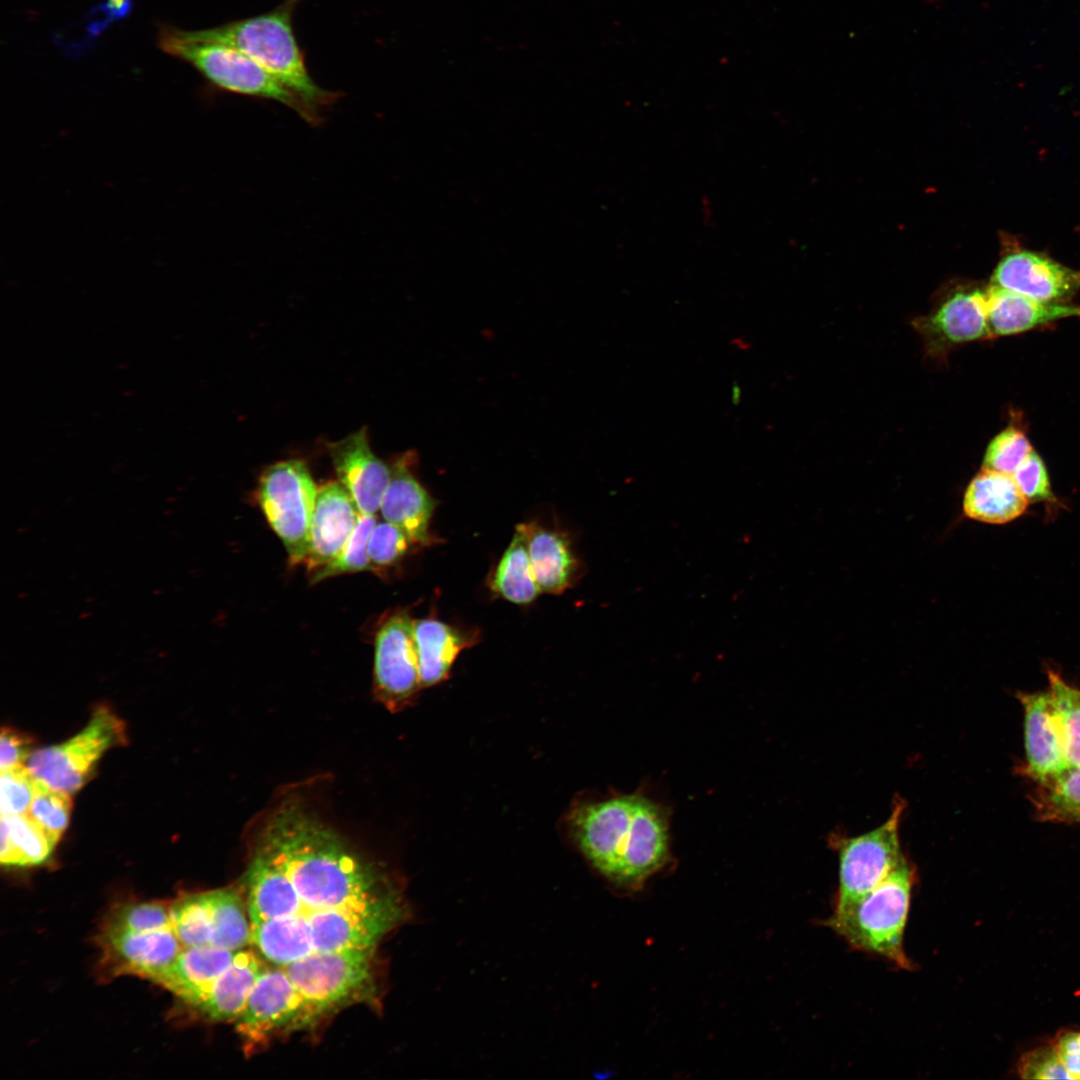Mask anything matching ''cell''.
<instances>
[{"label": "cell", "instance_id": "5", "mask_svg": "<svg viewBox=\"0 0 1080 1080\" xmlns=\"http://www.w3.org/2000/svg\"><path fill=\"white\" fill-rule=\"evenodd\" d=\"M157 42L163 52L193 66L217 89L280 103L312 126L322 121L266 69L232 46L201 40L168 25H161Z\"/></svg>", "mask_w": 1080, "mask_h": 1080}, {"label": "cell", "instance_id": "17", "mask_svg": "<svg viewBox=\"0 0 1080 1080\" xmlns=\"http://www.w3.org/2000/svg\"><path fill=\"white\" fill-rule=\"evenodd\" d=\"M360 511L340 482H329L317 493L304 564L317 570L333 561L351 537Z\"/></svg>", "mask_w": 1080, "mask_h": 1080}, {"label": "cell", "instance_id": "12", "mask_svg": "<svg viewBox=\"0 0 1080 1080\" xmlns=\"http://www.w3.org/2000/svg\"><path fill=\"white\" fill-rule=\"evenodd\" d=\"M413 621L405 611L395 612L376 634L375 693L392 711L409 704L422 687Z\"/></svg>", "mask_w": 1080, "mask_h": 1080}, {"label": "cell", "instance_id": "20", "mask_svg": "<svg viewBox=\"0 0 1080 1080\" xmlns=\"http://www.w3.org/2000/svg\"><path fill=\"white\" fill-rule=\"evenodd\" d=\"M986 291L992 338L1018 334L1069 317H1080L1079 306L1039 301L993 285Z\"/></svg>", "mask_w": 1080, "mask_h": 1080}, {"label": "cell", "instance_id": "18", "mask_svg": "<svg viewBox=\"0 0 1080 1080\" xmlns=\"http://www.w3.org/2000/svg\"><path fill=\"white\" fill-rule=\"evenodd\" d=\"M1024 709L1025 775L1044 783L1070 768L1049 691L1018 694Z\"/></svg>", "mask_w": 1080, "mask_h": 1080}, {"label": "cell", "instance_id": "9", "mask_svg": "<svg viewBox=\"0 0 1080 1080\" xmlns=\"http://www.w3.org/2000/svg\"><path fill=\"white\" fill-rule=\"evenodd\" d=\"M170 909L172 929L183 947L239 951L251 943L249 917L231 888L185 894Z\"/></svg>", "mask_w": 1080, "mask_h": 1080}, {"label": "cell", "instance_id": "30", "mask_svg": "<svg viewBox=\"0 0 1080 1080\" xmlns=\"http://www.w3.org/2000/svg\"><path fill=\"white\" fill-rule=\"evenodd\" d=\"M374 514H360L357 525L340 554L312 574V583L346 573L374 570L367 554L370 533L376 524Z\"/></svg>", "mask_w": 1080, "mask_h": 1080}, {"label": "cell", "instance_id": "10", "mask_svg": "<svg viewBox=\"0 0 1080 1080\" xmlns=\"http://www.w3.org/2000/svg\"><path fill=\"white\" fill-rule=\"evenodd\" d=\"M373 952L345 950L318 953L282 968L296 989L322 1014L369 991Z\"/></svg>", "mask_w": 1080, "mask_h": 1080}, {"label": "cell", "instance_id": "23", "mask_svg": "<svg viewBox=\"0 0 1080 1080\" xmlns=\"http://www.w3.org/2000/svg\"><path fill=\"white\" fill-rule=\"evenodd\" d=\"M236 952L217 947H184L154 983L192 1006L232 964Z\"/></svg>", "mask_w": 1080, "mask_h": 1080}, {"label": "cell", "instance_id": "24", "mask_svg": "<svg viewBox=\"0 0 1080 1080\" xmlns=\"http://www.w3.org/2000/svg\"><path fill=\"white\" fill-rule=\"evenodd\" d=\"M532 571L542 592L558 594L574 580L578 562L566 538L534 524H525Z\"/></svg>", "mask_w": 1080, "mask_h": 1080}, {"label": "cell", "instance_id": "31", "mask_svg": "<svg viewBox=\"0 0 1080 1080\" xmlns=\"http://www.w3.org/2000/svg\"><path fill=\"white\" fill-rule=\"evenodd\" d=\"M104 928L147 932L172 928L170 905L161 902H137L113 910Z\"/></svg>", "mask_w": 1080, "mask_h": 1080}, {"label": "cell", "instance_id": "3", "mask_svg": "<svg viewBox=\"0 0 1080 1080\" xmlns=\"http://www.w3.org/2000/svg\"><path fill=\"white\" fill-rule=\"evenodd\" d=\"M302 1L284 0L266 13L189 32L195 38L240 50L322 119V110L335 104L341 95L319 86L309 73L293 28L294 13Z\"/></svg>", "mask_w": 1080, "mask_h": 1080}, {"label": "cell", "instance_id": "1", "mask_svg": "<svg viewBox=\"0 0 1080 1080\" xmlns=\"http://www.w3.org/2000/svg\"><path fill=\"white\" fill-rule=\"evenodd\" d=\"M245 874L251 943L274 966L341 950L400 890L296 803L268 822Z\"/></svg>", "mask_w": 1080, "mask_h": 1080}, {"label": "cell", "instance_id": "29", "mask_svg": "<svg viewBox=\"0 0 1080 1080\" xmlns=\"http://www.w3.org/2000/svg\"><path fill=\"white\" fill-rule=\"evenodd\" d=\"M1049 693L1056 713L1063 751L1069 767L1080 766V689L1048 671Z\"/></svg>", "mask_w": 1080, "mask_h": 1080}, {"label": "cell", "instance_id": "2", "mask_svg": "<svg viewBox=\"0 0 1080 1080\" xmlns=\"http://www.w3.org/2000/svg\"><path fill=\"white\" fill-rule=\"evenodd\" d=\"M570 825L592 865L626 889H638L668 858V823L656 803L625 795L573 810Z\"/></svg>", "mask_w": 1080, "mask_h": 1080}, {"label": "cell", "instance_id": "26", "mask_svg": "<svg viewBox=\"0 0 1080 1080\" xmlns=\"http://www.w3.org/2000/svg\"><path fill=\"white\" fill-rule=\"evenodd\" d=\"M55 842L27 813L1 814L2 865L29 866L41 864L53 851Z\"/></svg>", "mask_w": 1080, "mask_h": 1080}, {"label": "cell", "instance_id": "38", "mask_svg": "<svg viewBox=\"0 0 1080 1080\" xmlns=\"http://www.w3.org/2000/svg\"><path fill=\"white\" fill-rule=\"evenodd\" d=\"M31 747L29 737L14 729L3 728L0 735L1 770L23 764L32 754Z\"/></svg>", "mask_w": 1080, "mask_h": 1080}, {"label": "cell", "instance_id": "19", "mask_svg": "<svg viewBox=\"0 0 1080 1080\" xmlns=\"http://www.w3.org/2000/svg\"><path fill=\"white\" fill-rule=\"evenodd\" d=\"M414 458L407 452L390 466L391 477L379 511L384 520L404 531L415 544H426L435 503L412 473Z\"/></svg>", "mask_w": 1080, "mask_h": 1080}, {"label": "cell", "instance_id": "15", "mask_svg": "<svg viewBox=\"0 0 1080 1080\" xmlns=\"http://www.w3.org/2000/svg\"><path fill=\"white\" fill-rule=\"evenodd\" d=\"M991 285L1045 302L1071 298L1080 289V271L1027 250L1005 255L994 270Z\"/></svg>", "mask_w": 1080, "mask_h": 1080}, {"label": "cell", "instance_id": "11", "mask_svg": "<svg viewBox=\"0 0 1080 1080\" xmlns=\"http://www.w3.org/2000/svg\"><path fill=\"white\" fill-rule=\"evenodd\" d=\"M926 355L943 361L956 347L991 339L988 325L987 291L957 288L937 302L930 312L912 320Z\"/></svg>", "mask_w": 1080, "mask_h": 1080}, {"label": "cell", "instance_id": "6", "mask_svg": "<svg viewBox=\"0 0 1080 1080\" xmlns=\"http://www.w3.org/2000/svg\"><path fill=\"white\" fill-rule=\"evenodd\" d=\"M317 493L309 469L297 459L269 466L259 479L260 506L294 564L303 563L308 551Z\"/></svg>", "mask_w": 1080, "mask_h": 1080}, {"label": "cell", "instance_id": "35", "mask_svg": "<svg viewBox=\"0 0 1080 1080\" xmlns=\"http://www.w3.org/2000/svg\"><path fill=\"white\" fill-rule=\"evenodd\" d=\"M415 544L394 524L384 520L374 525L367 543V554L374 568L389 567L400 561Z\"/></svg>", "mask_w": 1080, "mask_h": 1080}, {"label": "cell", "instance_id": "8", "mask_svg": "<svg viewBox=\"0 0 1080 1080\" xmlns=\"http://www.w3.org/2000/svg\"><path fill=\"white\" fill-rule=\"evenodd\" d=\"M904 800L896 799L889 817L875 829L847 837L832 835L830 843L839 859V885L834 908L867 894L904 858L899 828Z\"/></svg>", "mask_w": 1080, "mask_h": 1080}, {"label": "cell", "instance_id": "7", "mask_svg": "<svg viewBox=\"0 0 1080 1080\" xmlns=\"http://www.w3.org/2000/svg\"><path fill=\"white\" fill-rule=\"evenodd\" d=\"M125 741L124 723L107 707H98L87 725L63 743L33 752L27 767L48 788L79 790L103 754Z\"/></svg>", "mask_w": 1080, "mask_h": 1080}, {"label": "cell", "instance_id": "36", "mask_svg": "<svg viewBox=\"0 0 1080 1080\" xmlns=\"http://www.w3.org/2000/svg\"><path fill=\"white\" fill-rule=\"evenodd\" d=\"M1012 477L1029 503L1056 501L1046 466L1034 450L1019 465Z\"/></svg>", "mask_w": 1080, "mask_h": 1080}, {"label": "cell", "instance_id": "21", "mask_svg": "<svg viewBox=\"0 0 1080 1080\" xmlns=\"http://www.w3.org/2000/svg\"><path fill=\"white\" fill-rule=\"evenodd\" d=\"M263 969L256 953L245 949L237 951L232 964L191 1007L213 1021H236Z\"/></svg>", "mask_w": 1080, "mask_h": 1080}, {"label": "cell", "instance_id": "13", "mask_svg": "<svg viewBox=\"0 0 1080 1080\" xmlns=\"http://www.w3.org/2000/svg\"><path fill=\"white\" fill-rule=\"evenodd\" d=\"M319 1015L284 969L275 966L260 973L236 1023L243 1037L257 1042L277 1031L305 1026Z\"/></svg>", "mask_w": 1080, "mask_h": 1080}, {"label": "cell", "instance_id": "25", "mask_svg": "<svg viewBox=\"0 0 1080 1080\" xmlns=\"http://www.w3.org/2000/svg\"><path fill=\"white\" fill-rule=\"evenodd\" d=\"M422 687L435 685L448 677L461 650L473 638L436 619L413 621Z\"/></svg>", "mask_w": 1080, "mask_h": 1080}, {"label": "cell", "instance_id": "14", "mask_svg": "<svg viewBox=\"0 0 1080 1080\" xmlns=\"http://www.w3.org/2000/svg\"><path fill=\"white\" fill-rule=\"evenodd\" d=\"M102 966L110 976H141L152 982L184 948L172 928L134 932L102 928Z\"/></svg>", "mask_w": 1080, "mask_h": 1080}, {"label": "cell", "instance_id": "22", "mask_svg": "<svg viewBox=\"0 0 1080 1080\" xmlns=\"http://www.w3.org/2000/svg\"><path fill=\"white\" fill-rule=\"evenodd\" d=\"M1028 505L1012 475L982 468L968 484L962 507L969 519L1000 525L1019 518Z\"/></svg>", "mask_w": 1080, "mask_h": 1080}, {"label": "cell", "instance_id": "37", "mask_svg": "<svg viewBox=\"0 0 1080 1080\" xmlns=\"http://www.w3.org/2000/svg\"><path fill=\"white\" fill-rule=\"evenodd\" d=\"M1017 1073L1022 1079H1069L1051 1041L1023 1054Z\"/></svg>", "mask_w": 1080, "mask_h": 1080}, {"label": "cell", "instance_id": "33", "mask_svg": "<svg viewBox=\"0 0 1080 1080\" xmlns=\"http://www.w3.org/2000/svg\"><path fill=\"white\" fill-rule=\"evenodd\" d=\"M72 811L70 793L40 783L27 814L58 842L68 826Z\"/></svg>", "mask_w": 1080, "mask_h": 1080}, {"label": "cell", "instance_id": "32", "mask_svg": "<svg viewBox=\"0 0 1080 1080\" xmlns=\"http://www.w3.org/2000/svg\"><path fill=\"white\" fill-rule=\"evenodd\" d=\"M1033 450L1026 434L1011 425L998 433L989 443L982 468L1012 475Z\"/></svg>", "mask_w": 1080, "mask_h": 1080}, {"label": "cell", "instance_id": "28", "mask_svg": "<svg viewBox=\"0 0 1080 1080\" xmlns=\"http://www.w3.org/2000/svg\"><path fill=\"white\" fill-rule=\"evenodd\" d=\"M1032 803L1041 821L1080 822V766L1038 783Z\"/></svg>", "mask_w": 1080, "mask_h": 1080}, {"label": "cell", "instance_id": "34", "mask_svg": "<svg viewBox=\"0 0 1080 1080\" xmlns=\"http://www.w3.org/2000/svg\"><path fill=\"white\" fill-rule=\"evenodd\" d=\"M1 814L17 815L28 812L40 782L27 766L16 765L1 770Z\"/></svg>", "mask_w": 1080, "mask_h": 1080}, {"label": "cell", "instance_id": "16", "mask_svg": "<svg viewBox=\"0 0 1080 1080\" xmlns=\"http://www.w3.org/2000/svg\"><path fill=\"white\" fill-rule=\"evenodd\" d=\"M339 482L361 514H376L391 477V467L371 450L365 428L328 446Z\"/></svg>", "mask_w": 1080, "mask_h": 1080}, {"label": "cell", "instance_id": "4", "mask_svg": "<svg viewBox=\"0 0 1080 1080\" xmlns=\"http://www.w3.org/2000/svg\"><path fill=\"white\" fill-rule=\"evenodd\" d=\"M916 880L915 867L904 857L867 894L834 908L826 925L853 948L911 970L913 964L904 949V931Z\"/></svg>", "mask_w": 1080, "mask_h": 1080}, {"label": "cell", "instance_id": "39", "mask_svg": "<svg viewBox=\"0 0 1080 1080\" xmlns=\"http://www.w3.org/2000/svg\"><path fill=\"white\" fill-rule=\"evenodd\" d=\"M1051 1042L1069 1079H1080V1031L1063 1030Z\"/></svg>", "mask_w": 1080, "mask_h": 1080}, {"label": "cell", "instance_id": "27", "mask_svg": "<svg viewBox=\"0 0 1080 1080\" xmlns=\"http://www.w3.org/2000/svg\"><path fill=\"white\" fill-rule=\"evenodd\" d=\"M492 589L515 604H528L539 594L528 552L525 524L517 526L491 580Z\"/></svg>", "mask_w": 1080, "mask_h": 1080}]
</instances>
